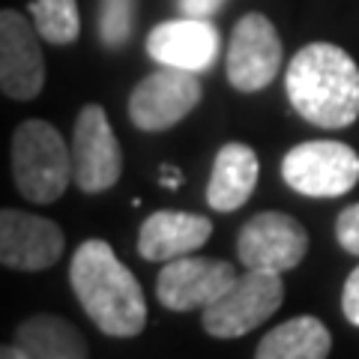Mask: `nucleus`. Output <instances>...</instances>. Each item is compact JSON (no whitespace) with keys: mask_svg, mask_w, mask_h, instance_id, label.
I'll list each match as a JSON object with an SVG mask.
<instances>
[{"mask_svg":"<svg viewBox=\"0 0 359 359\" xmlns=\"http://www.w3.org/2000/svg\"><path fill=\"white\" fill-rule=\"evenodd\" d=\"M294 111L320 129H344L359 117V66L332 42H311L294 54L285 75Z\"/></svg>","mask_w":359,"mask_h":359,"instance_id":"nucleus-2","label":"nucleus"},{"mask_svg":"<svg viewBox=\"0 0 359 359\" xmlns=\"http://www.w3.org/2000/svg\"><path fill=\"white\" fill-rule=\"evenodd\" d=\"M0 359H30L25 351H21L18 344H6L4 351H0Z\"/></svg>","mask_w":359,"mask_h":359,"instance_id":"nucleus-24","label":"nucleus"},{"mask_svg":"<svg viewBox=\"0 0 359 359\" xmlns=\"http://www.w3.org/2000/svg\"><path fill=\"white\" fill-rule=\"evenodd\" d=\"M75 186L84 195H99L117 186L123 174V150L102 105H84L72 135Z\"/></svg>","mask_w":359,"mask_h":359,"instance_id":"nucleus-7","label":"nucleus"},{"mask_svg":"<svg viewBox=\"0 0 359 359\" xmlns=\"http://www.w3.org/2000/svg\"><path fill=\"white\" fill-rule=\"evenodd\" d=\"M15 344L30 359H87V341L75 323L57 314H33L15 332Z\"/></svg>","mask_w":359,"mask_h":359,"instance_id":"nucleus-17","label":"nucleus"},{"mask_svg":"<svg viewBox=\"0 0 359 359\" xmlns=\"http://www.w3.org/2000/svg\"><path fill=\"white\" fill-rule=\"evenodd\" d=\"M63 255V231L57 222L25 210L0 212V261L21 273L51 269Z\"/></svg>","mask_w":359,"mask_h":359,"instance_id":"nucleus-12","label":"nucleus"},{"mask_svg":"<svg viewBox=\"0 0 359 359\" xmlns=\"http://www.w3.org/2000/svg\"><path fill=\"white\" fill-rule=\"evenodd\" d=\"M201 102L198 72L159 66L153 75L141 78L129 96V120L141 132H165L189 117Z\"/></svg>","mask_w":359,"mask_h":359,"instance_id":"nucleus-6","label":"nucleus"},{"mask_svg":"<svg viewBox=\"0 0 359 359\" xmlns=\"http://www.w3.org/2000/svg\"><path fill=\"white\" fill-rule=\"evenodd\" d=\"M233 282H237L233 264L219 257L183 255L162 266L156 278V299L168 311H195L212 306Z\"/></svg>","mask_w":359,"mask_h":359,"instance_id":"nucleus-10","label":"nucleus"},{"mask_svg":"<svg viewBox=\"0 0 359 359\" xmlns=\"http://www.w3.org/2000/svg\"><path fill=\"white\" fill-rule=\"evenodd\" d=\"M282 177L306 198H341L359 183V156L341 141H306L285 153Z\"/></svg>","mask_w":359,"mask_h":359,"instance_id":"nucleus-5","label":"nucleus"},{"mask_svg":"<svg viewBox=\"0 0 359 359\" xmlns=\"http://www.w3.org/2000/svg\"><path fill=\"white\" fill-rule=\"evenodd\" d=\"M159 183L165 189H180V186H183V171L174 168V165H162V180H159Z\"/></svg>","mask_w":359,"mask_h":359,"instance_id":"nucleus-23","label":"nucleus"},{"mask_svg":"<svg viewBox=\"0 0 359 359\" xmlns=\"http://www.w3.org/2000/svg\"><path fill=\"white\" fill-rule=\"evenodd\" d=\"M222 39L210 18H174L156 25L147 36V54L159 66L186 72H207L219 57Z\"/></svg>","mask_w":359,"mask_h":359,"instance_id":"nucleus-13","label":"nucleus"},{"mask_svg":"<svg viewBox=\"0 0 359 359\" xmlns=\"http://www.w3.org/2000/svg\"><path fill=\"white\" fill-rule=\"evenodd\" d=\"M332 335L323 320L311 314H299L276 330H269L255 351V359H327Z\"/></svg>","mask_w":359,"mask_h":359,"instance_id":"nucleus-16","label":"nucleus"},{"mask_svg":"<svg viewBox=\"0 0 359 359\" xmlns=\"http://www.w3.org/2000/svg\"><path fill=\"white\" fill-rule=\"evenodd\" d=\"M39 30L15 9L0 13V90L9 99L27 102L45 87V57Z\"/></svg>","mask_w":359,"mask_h":359,"instance_id":"nucleus-11","label":"nucleus"},{"mask_svg":"<svg viewBox=\"0 0 359 359\" xmlns=\"http://www.w3.org/2000/svg\"><path fill=\"white\" fill-rule=\"evenodd\" d=\"M13 177L33 204H54L75 183L72 150L45 120H25L13 135Z\"/></svg>","mask_w":359,"mask_h":359,"instance_id":"nucleus-3","label":"nucleus"},{"mask_svg":"<svg viewBox=\"0 0 359 359\" xmlns=\"http://www.w3.org/2000/svg\"><path fill=\"white\" fill-rule=\"evenodd\" d=\"M278 66H282V39L273 21L261 13L243 15L233 25L228 42V60H224L228 81L240 93H255L276 81Z\"/></svg>","mask_w":359,"mask_h":359,"instance_id":"nucleus-9","label":"nucleus"},{"mask_svg":"<svg viewBox=\"0 0 359 359\" xmlns=\"http://www.w3.org/2000/svg\"><path fill=\"white\" fill-rule=\"evenodd\" d=\"M341 311H344L347 323L359 327V266L353 269L351 276H347V282H344V290H341Z\"/></svg>","mask_w":359,"mask_h":359,"instance_id":"nucleus-21","label":"nucleus"},{"mask_svg":"<svg viewBox=\"0 0 359 359\" xmlns=\"http://www.w3.org/2000/svg\"><path fill=\"white\" fill-rule=\"evenodd\" d=\"M212 222L207 216L180 210H156L141 222L138 255L150 264H168L174 257L192 255L210 240Z\"/></svg>","mask_w":359,"mask_h":359,"instance_id":"nucleus-14","label":"nucleus"},{"mask_svg":"<svg viewBox=\"0 0 359 359\" xmlns=\"http://www.w3.org/2000/svg\"><path fill=\"white\" fill-rule=\"evenodd\" d=\"M30 15L39 36L51 45H69L81 33V15L75 0H33Z\"/></svg>","mask_w":359,"mask_h":359,"instance_id":"nucleus-18","label":"nucleus"},{"mask_svg":"<svg viewBox=\"0 0 359 359\" xmlns=\"http://www.w3.org/2000/svg\"><path fill=\"white\" fill-rule=\"evenodd\" d=\"M309 252L306 228L287 212L264 210L252 216L240 228L237 257L245 269H269V273H287L299 266Z\"/></svg>","mask_w":359,"mask_h":359,"instance_id":"nucleus-8","label":"nucleus"},{"mask_svg":"<svg viewBox=\"0 0 359 359\" xmlns=\"http://www.w3.org/2000/svg\"><path fill=\"white\" fill-rule=\"evenodd\" d=\"M335 240L347 255H359V204H351L335 219Z\"/></svg>","mask_w":359,"mask_h":359,"instance_id":"nucleus-20","label":"nucleus"},{"mask_svg":"<svg viewBox=\"0 0 359 359\" xmlns=\"http://www.w3.org/2000/svg\"><path fill=\"white\" fill-rule=\"evenodd\" d=\"M78 306L111 339H135L147 327V299L132 269L105 240H84L69 264Z\"/></svg>","mask_w":359,"mask_h":359,"instance_id":"nucleus-1","label":"nucleus"},{"mask_svg":"<svg viewBox=\"0 0 359 359\" xmlns=\"http://www.w3.org/2000/svg\"><path fill=\"white\" fill-rule=\"evenodd\" d=\"M257 186V153L245 144H224L216 153L207 186V204L216 212H233L252 198Z\"/></svg>","mask_w":359,"mask_h":359,"instance_id":"nucleus-15","label":"nucleus"},{"mask_svg":"<svg viewBox=\"0 0 359 359\" xmlns=\"http://www.w3.org/2000/svg\"><path fill=\"white\" fill-rule=\"evenodd\" d=\"M135 18L138 0H99V42L108 51L123 48L135 33Z\"/></svg>","mask_w":359,"mask_h":359,"instance_id":"nucleus-19","label":"nucleus"},{"mask_svg":"<svg viewBox=\"0 0 359 359\" xmlns=\"http://www.w3.org/2000/svg\"><path fill=\"white\" fill-rule=\"evenodd\" d=\"M285 285L282 273L269 269H245L224 294L204 309V332L212 339H240L257 330L282 309Z\"/></svg>","mask_w":359,"mask_h":359,"instance_id":"nucleus-4","label":"nucleus"},{"mask_svg":"<svg viewBox=\"0 0 359 359\" xmlns=\"http://www.w3.org/2000/svg\"><path fill=\"white\" fill-rule=\"evenodd\" d=\"M180 13L189 18H210L224 6V0H177Z\"/></svg>","mask_w":359,"mask_h":359,"instance_id":"nucleus-22","label":"nucleus"}]
</instances>
